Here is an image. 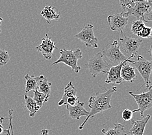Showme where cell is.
Returning <instances> with one entry per match:
<instances>
[{
  "instance_id": "cell-1",
  "label": "cell",
  "mask_w": 152,
  "mask_h": 135,
  "mask_svg": "<svg viewBox=\"0 0 152 135\" xmlns=\"http://www.w3.org/2000/svg\"><path fill=\"white\" fill-rule=\"evenodd\" d=\"M116 91V87L113 86L106 92L102 93H97L96 95L91 96L88 99V107L91 109L88 115L86 117V120L79 127V130H82L85 125L90 118H93L96 114L102 113L105 110L112 108L110 105V100L114 92Z\"/></svg>"
},
{
  "instance_id": "cell-2",
  "label": "cell",
  "mask_w": 152,
  "mask_h": 135,
  "mask_svg": "<svg viewBox=\"0 0 152 135\" xmlns=\"http://www.w3.org/2000/svg\"><path fill=\"white\" fill-rule=\"evenodd\" d=\"M102 52L103 60L110 67L115 66L125 61H128L129 63H131V60L127 59L121 52L118 42L116 40H114L113 43L107 45Z\"/></svg>"
},
{
  "instance_id": "cell-3",
  "label": "cell",
  "mask_w": 152,
  "mask_h": 135,
  "mask_svg": "<svg viewBox=\"0 0 152 135\" xmlns=\"http://www.w3.org/2000/svg\"><path fill=\"white\" fill-rule=\"evenodd\" d=\"M61 57L58 59L53 62L51 65H55L58 63H64V64L70 67L72 71L77 74L81 70V67L77 65V61L79 59H81L83 57L82 52L80 49H77L75 51L68 50H60Z\"/></svg>"
},
{
  "instance_id": "cell-4",
  "label": "cell",
  "mask_w": 152,
  "mask_h": 135,
  "mask_svg": "<svg viewBox=\"0 0 152 135\" xmlns=\"http://www.w3.org/2000/svg\"><path fill=\"white\" fill-rule=\"evenodd\" d=\"M119 39V47L121 52L127 59L136 57L137 53L139 50L142 40L140 39H133L126 36L124 34H121Z\"/></svg>"
},
{
  "instance_id": "cell-5",
  "label": "cell",
  "mask_w": 152,
  "mask_h": 135,
  "mask_svg": "<svg viewBox=\"0 0 152 135\" xmlns=\"http://www.w3.org/2000/svg\"><path fill=\"white\" fill-rule=\"evenodd\" d=\"M152 7V0H138L134 3L133 7L127 8L124 11V16L128 17L133 16L138 19V20H142L146 22L144 19V15L149 11Z\"/></svg>"
},
{
  "instance_id": "cell-6",
  "label": "cell",
  "mask_w": 152,
  "mask_h": 135,
  "mask_svg": "<svg viewBox=\"0 0 152 135\" xmlns=\"http://www.w3.org/2000/svg\"><path fill=\"white\" fill-rule=\"evenodd\" d=\"M86 66L93 77H96L100 73L107 74L110 68V66L103 60L102 52L100 51L90 58Z\"/></svg>"
},
{
  "instance_id": "cell-7",
  "label": "cell",
  "mask_w": 152,
  "mask_h": 135,
  "mask_svg": "<svg viewBox=\"0 0 152 135\" xmlns=\"http://www.w3.org/2000/svg\"><path fill=\"white\" fill-rule=\"evenodd\" d=\"M146 92H144L139 94H136L133 92H129V95L131 96L135 100L138 105V109L132 110L133 113L139 112L142 117H144V112L146 110L152 108V85H151Z\"/></svg>"
},
{
  "instance_id": "cell-8",
  "label": "cell",
  "mask_w": 152,
  "mask_h": 135,
  "mask_svg": "<svg viewBox=\"0 0 152 135\" xmlns=\"http://www.w3.org/2000/svg\"><path fill=\"white\" fill-rule=\"evenodd\" d=\"M137 57V60L136 61L131 60V63L133 64L134 68H137L142 78L144 79V85H146V88H148L151 86V81L150 77L152 72V61L146 60V58L141 56V55H138ZM144 85L142 86L140 88Z\"/></svg>"
},
{
  "instance_id": "cell-9",
  "label": "cell",
  "mask_w": 152,
  "mask_h": 135,
  "mask_svg": "<svg viewBox=\"0 0 152 135\" xmlns=\"http://www.w3.org/2000/svg\"><path fill=\"white\" fill-rule=\"evenodd\" d=\"M93 27L94 26L92 24H87L81 32L75 34L74 36L83 42L87 47L98 48V39L94 35Z\"/></svg>"
},
{
  "instance_id": "cell-10",
  "label": "cell",
  "mask_w": 152,
  "mask_h": 135,
  "mask_svg": "<svg viewBox=\"0 0 152 135\" xmlns=\"http://www.w3.org/2000/svg\"><path fill=\"white\" fill-rule=\"evenodd\" d=\"M128 17L124 16V13H117L107 17V22L110 29L118 31L121 34H123L125 27L129 23Z\"/></svg>"
},
{
  "instance_id": "cell-11",
  "label": "cell",
  "mask_w": 152,
  "mask_h": 135,
  "mask_svg": "<svg viewBox=\"0 0 152 135\" xmlns=\"http://www.w3.org/2000/svg\"><path fill=\"white\" fill-rule=\"evenodd\" d=\"M36 50L42 53L43 57L47 60H50L52 57L53 51L58 50L55 46V42L48 36V34H45V36L42 40V42L36 47Z\"/></svg>"
},
{
  "instance_id": "cell-12",
  "label": "cell",
  "mask_w": 152,
  "mask_h": 135,
  "mask_svg": "<svg viewBox=\"0 0 152 135\" xmlns=\"http://www.w3.org/2000/svg\"><path fill=\"white\" fill-rule=\"evenodd\" d=\"M125 61L115 66L110 67L109 72L107 73V78L105 80V83L109 84V83H113V84H121L123 80L121 77V70L124 63H126Z\"/></svg>"
},
{
  "instance_id": "cell-13",
  "label": "cell",
  "mask_w": 152,
  "mask_h": 135,
  "mask_svg": "<svg viewBox=\"0 0 152 135\" xmlns=\"http://www.w3.org/2000/svg\"><path fill=\"white\" fill-rule=\"evenodd\" d=\"M150 115H147L146 117H142L139 120H131L133 126L131 128L129 134V135H144V133L148 121L150 120Z\"/></svg>"
},
{
  "instance_id": "cell-14",
  "label": "cell",
  "mask_w": 152,
  "mask_h": 135,
  "mask_svg": "<svg viewBox=\"0 0 152 135\" xmlns=\"http://www.w3.org/2000/svg\"><path fill=\"white\" fill-rule=\"evenodd\" d=\"M66 109L69 112V116L74 120H79L81 116H87L89 114L84 107V103H78L75 106L66 105Z\"/></svg>"
},
{
  "instance_id": "cell-15",
  "label": "cell",
  "mask_w": 152,
  "mask_h": 135,
  "mask_svg": "<svg viewBox=\"0 0 152 135\" xmlns=\"http://www.w3.org/2000/svg\"><path fill=\"white\" fill-rule=\"evenodd\" d=\"M121 77L123 81L133 82L137 79V75L135 74L134 68L131 66L128 62L124 63L121 70Z\"/></svg>"
},
{
  "instance_id": "cell-16",
  "label": "cell",
  "mask_w": 152,
  "mask_h": 135,
  "mask_svg": "<svg viewBox=\"0 0 152 135\" xmlns=\"http://www.w3.org/2000/svg\"><path fill=\"white\" fill-rule=\"evenodd\" d=\"M40 15L46 19L48 24H50L53 20H58L60 18V13L57 11V9L50 5L45 7L41 11Z\"/></svg>"
},
{
  "instance_id": "cell-17",
  "label": "cell",
  "mask_w": 152,
  "mask_h": 135,
  "mask_svg": "<svg viewBox=\"0 0 152 135\" xmlns=\"http://www.w3.org/2000/svg\"><path fill=\"white\" fill-rule=\"evenodd\" d=\"M45 77H44V75L31 76L29 75V74H26L25 75V79L26 81L25 88L26 94H27V93L29 92L31 90H37L38 86H39L40 81L41 80H42Z\"/></svg>"
},
{
  "instance_id": "cell-18",
  "label": "cell",
  "mask_w": 152,
  "mask_h": 135,
  "mask_svg": "<svg viewBox=\"0 0 152 135\" xmlns=\"http://www.w3.org/2000/svg\"><path fill=\"white\" fill-rule=\"evenodd\" d=\"M72 96H77V89L74 87V86L72 84V82L70 81L64 88L63 96L62 97L60 101L58 103V105L62 106L65 105L66 99Z\"/></svg>"
},
{
  "instance_id": "cell-19",
  "label": "cell",
  "mask_w": 152,
  "mask_h": 135,
  "mask_svg": "<svg viewBox=\"0 0 152 135\" xmlns=\"http://www.w3.org/2000/svg\"><path fill=\"white\" fill-rule=\"evenodd\" d=\"M24 101H25V105L26 109L29 112V116L34 117L40 108L37 105L34 99L27 94H25V96H24Z\"/></svg>"
},
{
  "instance_id": "cell-20",
  "label": "cell",
  "mask_w": 152,
  "mask_h": 135,
  "mask_svg": "<svg viewBox=\"0 0 152 135\" xmlns=\"http://www.w3.org/2000/svg\"><path fill=\"white\" fill-rule=\"evenodd\" d=\"M115 127L107 131L103 129L102 132L104 135H127L126 133V126L121 123H115Z\"/></svg>"
},
{
  "instance_id": "cell-21",
  "label": "cell",
  "mask_w": 152,
  "mask_h": 135,
  "mask_svg": "<svg viewBox=\"0 0 152 135\" xmlns=\"http://www.w3.org/2000/svg\"><path fill=\"white\" fill-rule=\"evenodd\" d=\"M51 83L47 80L46 77H45L40 81L39 86H38L37 90L43 93L44 95H46L47 98H49L51 93Z\"/></svg>"
},
{
  "instance_id": "cell-22",
  "label": "cell",
  "mask_w": 152,
  "mask_h": 135,
  "mask_svg": "<svg viewBox=\"0 0 152 135\" xmlns=\"http://www.w3.org/2000/svg\"><path fill=\"white\" fill-rule=\"evenodd\" d=\"M33 99L34 101L36 102L37 105L39 106L40 108L42 107L43 104L44 103H46L48 101V98L46 96V95H44L43 93L40 92L37 90H33Z\"/></svg>"
},
{
  "instance_id": "cell-23",
  "label": "cell",
  "mask_w": 152,
  "mask_h": 135,
  "mask_svg": "<svg viewBox=\"0 0 152 135\" xmlns=\"http://www.w3.org/2000/svg\"><path fill=\"white\" fill-rule=\"evenodd\" d=\"M145 26H145L144 24V22H143L142 20L133 21L132 22V24H131V33L134 34V35L139 36L140 33Z\"/></svg>"
},
{
  "instance_id": "cell-24",
  "label": "cell",
  "mask_w": 152,
  "mask_h": 135,
  "mask_svg": "<svg viewBox=\"0 0 152 135\" xmlns=\"http://www.w3.org/2000/svg\"><path fill=\"white\" fill-rule=\"evenodd\" d=\"M10 61V55L7 51L0 48V68Z\"/></svg>"
},
{
  "instance_id": "cell-25",
  "label": "cell",
  "mask_w": 152,
  "mask_h": 135,
  "mask_svg": "<svg viewBox=\"0 0 152 135\" xmlns=\"http://www.w3.org/2000/svg\"><path fill=\"white\" fill-rule=\"evenodd\" d=\"M120 1V5L122 7V10L124 11L127 8L133 7L134 4V3L137 1L138 0H119Z\"/></svg>"
},
{
  "instance_id": "cell-26",
  "label": "cell",
  "mask_w": 152,
  "mask_h": 135,
  "mask_svg": "<svg viewBox=\"0 0 152 135\" xmlns=\"http://www.w3.org/2000/svg\"><path fill=\"white\" fill-rule=\"evenodd\" d=\"M152 32V28L150 27L145 26L142 30L140 33L139 37H142L143 39H150V36Z\"/></svg>"
},
{
  "instance_id": "cell-27",
  "label": "cell",
  "mask_w": 152,
  "mask_h": 135,
  "mask_svg": "<svg viewBox=\"0 0 152 135\" xmlns=\"http://www.w3.org/2000/svg\"><path fill=\"white\" fill-rule=\"evenodd\" d=\"M133 112L132 110H131L128 109H126L124 110L122 112V118L125 121H129L132 120V117H133Z\"/></svg>"
},
{
  "instance_id": "cell-28",
  "label": "cell",
  "mask_w": 152,
  "mask_h": 135,
  "mask_svg": "<svg viewBox=\"0 0 152 135\" xmlns=\"http://www.w3.org/2000/svg\"><path fill=\"white\" fill-rule=\"evenodd\" d=\"M144 19L146 22H152V7L144 15Z\"/></svg>"
},
{
  "instance_id": "cell-29",
  "label": "cell",
  "mask_w": 152,
  "mask_h": 135,
  "mask_svg": "<svg viewBox=\"0 0 152 135\" xmlns=\"http://www.w3.org/2000/svg\"><path fill=\"white\" fill-rule=\"evenodd\" d=\"M40 135H50L49 134V130L46 129H42L40 131Z\"/></svg>"
},
{
  "instance_id": "cell-30",
  "label": "cell",
  "mask_w": 152,
  "mask_h": 135,
  "mask_svg": "<svg viewBox=\"0 0 152 135\" xmlns=\"http://www.w3.org/2000/svg\"><path fill=\"white\" fill-rule=\"evenodd\" d=\"M148 54H149L150 56L152 58V44L151 45V46L150 47V50H148Z\"/></svg>"
},
{
  "instance_id": "cell-31",
  "label": "cell",
  "mask_w": 152,
  "mask_h": 135,
  "mask_svg": "<svg viewBox=\"0 0 152 135\" xmlns=\"http://www.w3.org/2000/svg\"><path fill=\"white\" fill-rule=\"evenodd\" d=\"M4 131V129H3V127L2 126V124H0V134H2Z\"/></svg>"
},
{
  "instance_id": "cell-32",
  "label": "cell",
  "mask_w": 152,
  "mask_h": 135,
  "mask_svg": "<svg viewBox=\"0 0 152 135\" xmlns=\"http://www.w3.org/2000/svg\"><path fill=\"white\" fill-rule=\"evenodd\" d=\"M5 120V118L3 117H0V124L3 123V120Z\"/></svg>"
},
{
  "instance_id": "cell-33",
  "label": "cell",
  "mask_w": 152,
  "mask_h": 135,
  "mask_svg": "<svg viewBox=\"0 0 152 135\" xmlns=\"http://www.w3.org/2000/svg\"><path fill=\"white\" fill-rule=\"evenodd\" d=\"M2 20H3V18H1V17H0V26H1V24ZM1 30L0 29V33H1Z\"/></svg>"
},
{
  "instance_id": "cell-34",
  "label": "cell",
  "mask_w": 152,
  "mask_h": 135,
  "mask_svg": "<svg viewBox=\"0 0 152 135\" xmlns=\"http://www.w3.org/2000/svg\"><path fill=\"white\" fill-rule=\"evenodd\" d=\"M150 39H152V32H151V36H150Z\"/></svg>"
}]
</instances>
